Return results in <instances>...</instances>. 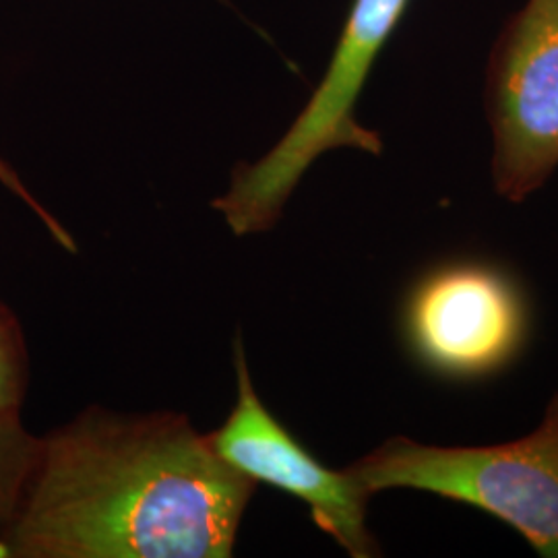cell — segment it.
<instances>
[{
  "instance_id": "9",
  "label": "cell",
  "mask_w": 558,
  "mask_h": 558,
  "mask_svg": "<svg viewBox=\"0 0 558 558\" xmlns=\"http://www.w3.org/2000/svg\"><path fill=\"white\" fill-rule=\"evenodd\" d=\"M0 182H2V186H7L13 195H17L38 218H40L41 223L46 226V230L50 232V236L59 242L60 246L64 248V251H69V253H77V242L75 239L62 228V223H60L50 211H46V207L38 203V199L27 191V186L21 182L20 177L13 172V168L7 163V161L0 158Z\"/></svg>"
},
{
  "instance_id": "5",
  "label": "cell",
  "mask_w": 558,
  "mask_h": 558,
  "mask_svg": "<svg viewBox=\"0 0 558 558\" xmlns=\"http://www.w3.org/2000/svg\"><path fill=\"white\" fill-rule=\"evenodd\" d=\"M414 356L451 379H478L515 359L527 311L515 281L493 265L461 260L428 271L403 306Z\"/></svg>"
},
{
  "instance_id": "7",
  "label": "cell",
  "mask_w": 558,
  "mask_h": 558,
  "mask_svg": "<svg viewBox=\"0 0 558 558\" xmlns=\"http://www.w3.org/2000/svg\"><path fill=\"white\" fill-rule=\"evenodd\" d=\"M38 451L40 437L27 433L21 420H0V534L17 511Z\"/></svg>"
},
{
  "instance_id": "4",
  "label": "cell",
  "mask_w": 558,
  "mask_h": 558,
  "mask_svg": "<svg viewBox=\"0 0 558 558\" xmlns=\"http://www.w3.org/2000/svg\"><path fill=\"white\" fill-rule=\"evenodd\" d=\"M486 108L493 180L505 199H527L558 168V0H527L490 52Z\"/></svg>"
},
{
  "instance_id": "8",
  "label": "cell",
  "mask_w": 558,
  "mask_h": 558,
  "mask_svg": "<svg viewBox=\"0 0 558 558\" xmlns=\"http://www.w3.org/2000/svg\"><path fill=\"white\" fill-rule=\"evenodd\" d=\"M27 391V348L15 313L0 302V420H21Z\"/></svg>"
},
{
  "instance_id": "1",
  "label": "cell",
  "mask_w": 558,
  "mask_h": 558,
  "mask_svg": "<svg viewBox=\"0 0 558 558\" xmlns=\"http://www.w3.org/2000/svg\"><path fill=\"white\" fill-rule=\"evenodd\" d=\"M257 482L172 412L87 408L41 437L0 558H228Z\"/></svg>"
},
{
  "instance_id": "3",
  "label": "cell",
  "mask_w": 558,
  "mask_h": 558,
  "mask_svg": "<svg viewBox=\"0 0 558 558\" xmlns=\"http://www.w3.org/2000/svg\"><path fill=\"white\" fill-rule=\"evenodd\" d=\"M348 472L371 497L410 488L476 507L511 525L539 557L558 558V396L521 439L437 447L393 437Z\"/></svg>"
},
{
  "instance_id": "2",
  "label": "cell",
  "mask_w": 558,
  "mask_h": 558,
  "mask_svg": "<svg viewBox=\"0 0 558 558\" xmlns=\"http://www.w3.org/2000/svg\"><path fill=\"white\" fill-rule=\"evenodd\" d=\"M412 0H354L327 71L286 135L253 163H240L230 189L211 203L236 236L271 230L306 170L323 154L352 147L383 151L379 133L356 119V104Z\"/></svg>"
},
{
  "instance_id": "6",
  "label": "cell",
  "mask_w": 558,
  "mask_h": 558,
  "mask_svg": "<svg viewBox=\"0 0 558 558\" xmlns=\"http://www.w3.org/2000/svg\"><path fill=\"white\" fill-rule=\"evenodd\" d=\"M236 405L207 439L226 463L253 482L269 484L302 500L320 532L354 558L379 557L366 527L371 495L348 472L329 470L279 422L253 385L242 338L234 339Z\"/></svg>"
}]
</instances>
